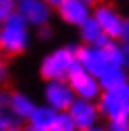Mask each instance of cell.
I'll return each mask as SVG.
<instances>
[{
  "instance_id": "obj_1",
  "label": "cell",
  "mask_w": 129,
  "mask_h": 131,
  "mask_svg": "<svg viewBox=\"0 0 129 131\" xmlns=\"http://www.w3.org/2000/svg\"><path fill=\"white\" fill-rule=\"evenodd\" d=\"M78 46L76 44H63L50 49L40 59L38 72L42 80H66L70 72L80 69L78 63Z\"/></svg>"
},
{
  "instance_id": "obj_2",
  "label": "cell",
  "mask_w": 129,
  "mask_h": 131,
  "mask_svg": "<svg viewBox=\"0 0 129 131\" xmlns=\"http://www.w3.org/2000/svg\"><path fill=\"white\" fill-rule=\"evenodd\" d=\"M32 44V32L27 21L19 13L10 15L4 23H0V53L6 57L23 55Z\"/></svg>"
},
{
  "instance_id": "obj_3",
  "label": "cell",
  "mask_w": 129,
  "mask_h": 131,
  "mask_svg": "<svg viewBox=\"0 0 129 131\" xmlns=\"http://www.w3.org/2000/svg\"><path fill=\"white\" fill-rule=\"evenodd\" d=\"M101 118L116 120V118H129V82L118 85L114 89L101 91L97 99Z\"/></svg>"
},
{
  "instance_id": "obj_4",
  "label": "cell",
  "mask_w": 129,
  "mask_h": 131,
  "mask_svg": "<svg viewBox=\"0 0 129 131\" xmlns=\"http://www.w3.org/2000/svg\"><path fill=\"white\" fill-rule=\"evenodd\" d=\"M76 99L72 88L68 85L66 80H46L42 88V101L44 105L53 108L55 112L68 110L72 101Z\"/></svg>"
},
{
  "instance_id": "obj_5",
  "label": "cell",
  "mask_w": 129,
  "mask_h": 131,
  "mask_svg": "<svg viewBox=\"0 0 129 131\" xmlns=\"http://www.w3.org/2000/svg\"><path fill=\"white\" fill-rule=\"evenodd\" d=\"M17 13L27 21L30 29H40L51 23L53 8H50L44 0H17Z\"/></svg>"
},
{
  "instance_id": "obj_6",
  "label": "cell",
  "mask_w": 129,
  "mask_h": 131,
  "mask_svg": "<svg viewBox=\"0 0 129 131\" xmlns=\"http://www.w3.org/2000/svg\"><path fill=\"white\" fill-rule=\"evenodd\" d=\"M91 17L97 21V25L103 29V32L110 40H118L120 29L123 23V15L120 13L112 4L108 2H99L91 8Z\"/></svg>"
},
{
  "instance_id": "obj_7",
  "label": "cell",
  "mask_w": 129,
  "mask_h": 131,
  "mask_svg": "<svg viewBox=\"0 0 129 131\" xmlns=\"http://www.w3.org/2000/svg\"><path fill=\"white\" fill-rule=\"evenodd\" d=\"M66 112L70 114V118H72L78 131H82L86 127H91V125H95V124L101 122V112H99V106H97V101L76 97Z\"/></svg>"
},
{
  "instance_id": "obj_8",
  "label": "cell",
  "mask_w": 129,
  "mask_h": 131,
  "mask_svg": "<svg viewBox=\"0 0 129 131\" xmlns=\"http://www.w3.org/2000/svg\"><path fill=\"white\" fill-rule=\"evenodd\" d=\"M66 82L68 85L72 88L74 95L80 97V99H89V101H97L101 95V85H99V80H97V76L89 74V72H86L80 67L76 69L74 72H70L68 78H66Z\"/></svg>"
},
{
  "instance_id": "obj_9",
  "label": "cell",
  "mask_w": 129,
  "mask_h": 131,
  "mask_svg": "<svg viewBox=\"0 0 129 131\" xmlns=\"http://www.w3.org/2000/svg\"><path fill=\"white\" fill-rule=\"evenodd\" d=\"M78 63L86 72L99 76L106 67H110L104 46H78Z\"/></svg>"
},
{
  "instance_id": "obj_10",
  "label": "cell",
  "mask_w": 129,
  "mask_h": 131,
  "mask_svg": "<svg viewBox=\"0 0 129 131\" xmlns=\"http://www.w3.org/2000/svg\"><path fill=\"white\" fill-rule=\"evenodd\" d=\"M53 12H57V17L68 27H78L87 21L91 17V6H87L82 0H65L63 4L55 8Z\"/></svg>"
},
{
  "instance_id": "obj_11",
  "label": "cell",
  "mask_w": 129,
  "mask_h": 131,
  "mask_svg": "<svg viewBox=\"0 0 129 131\" xmlns=\"http://www.w3.org/2000/svg\"><path fill=\"white\" fill-rule=\"evenodd\" d=\"M38 103L34 101L32 95H29V93L25 91H11L10 93V103H8V108H10V112L17 118V122H27L30 114H32V110L36 108Z\"/></svg>"
},
{
  "instance_id": "obj_12",
  "label": "cell",
  "mask_w": 129,
  "mask_h": 131,
  "mask_svg": "<svg viewBox=\"0 0 129 131\" xmlns=\"http://www.w3.org/2000/svg\"><path fill=\"white\" fill-rule=\"evenodd\" d=\"M57 112L48 105H36L32 114L27 118V131H51Z\"/></svg>"
},
{
  "instance_id": "obj_13",
  "label": "cell",
  "mask_w": 129,
  "mask_h": 131,
  "mask_svg": "<svg viewBox=\"0 0 129 131\" xmlns=\"http://www.w3.org/2000/svg\"><path fill=\"white\" fill-rule=\"evenodd\" d=\"M78 38L82 40L84 46H104L110 42V38L103 32V29L97 25L93 17H89L78 27Z\"/></svg>"
},
{
  "instance_id": "obj_14",
  "label": "cell",
  "mask_w": 129,
  "mask_h": 131,
  "mask_svg": "<svg viewBox=\"0 0 129 131\" xmlns=\"http://www.w3.org/2000/svg\"><path fill=\"white\" fill-rule=\"evenodd\" d=\"M99 80V85L101 89H114L118 85H123L129 82V70L125 69L123 65H110L97 76Z\"/></svg>"
},
{
  "instance_id": "obj_15",
  "label": "cell",
  "mask_w": 129,
  "mask_h": 131,
  "mask_svg": "<svg viewBox=\"0 0 129 131\" xmlns=\"http://www.w3.org/2000/svg\"><path fill=\"white\" fill-rule=\"evenodd\" d=\"M51 131H78L76 125H74L72 118L66 110H61L55 114V122H53V127Z\"/></svg>"
},
{
  "instance_id": "obj_16",
  "label": "cell",
  "mask_w": 129,
  "mask_h": 131,
  "mask_svg": "<svg viewBox=\"0 0 129 131\" xmlns=\"http://www.w3.org/2000/svg\"><path fill=\"white\" fill-rule=\"evenodd\" d=\"M13 125H17V118L10 112L8 106H0V131H6Z\"/></svg>"
},
{
  "instance_id": "obj_17",
  "label": "cell",
  "mask_w": 129,
  "mask_h": 131,
  "mask_svg": "<svg viewBox=\"0 0 129 131\" xmlns=\"http://www.w3.org/2000/svg\"><path fill=\"white\" fill-rule=\"evenodd\" d=\"M15 10H17V0H0V23H4L10 15H13Z\"/></svg>"
},
{
  "instance_id": "obj_18",
  "label": "cell",
  "mask_w": 129,
  "mask_h": 131,
  "mask_svg": "<svg viewBox=\"0 0 129 131\" xmlns=\"http://www.w3.org/2000/svg\"><path fill=\"white\" fill-rule=\"evenodd\" d=\"M106 131H129V118L106 120Z\"/></svg>"
},
{
  "instance_id": "obj_19",
  "label": "cell",
  "mask_w": 129,
  "mask_h": 131,
  "mask_svg": "<svg viewBox=\"0 0 129 131\" xmlns=\"http://www.w3.org/2000/svg\"><path fill=\"white\" fill-rule=\"evenodd\" d=\"M10 76H11L10 65H8V61L0 55V88H4V85L10 82Z\"/></svg>"
},
{
  "instance_id": "obj_20",
  "label": "cell",
  "mask_w": 129,
  "mask_h": 131,
  "mask_svg": "<svg viewBox=\"0 0 129 131\" xmlns=\"http://www.w3.org/2000/svg\"><path fill=\"white\" fill-rule=\"evenodd\" d=\"M34 30H36V38L40 40V42H50V40L53 38V29H51V25H44V27L34 29Z\"/></svg>"
},
{
  "instance_id": "obj_21",
  "label": "cell",
  "mask_w": 129,
  "mask_h": 131,
  "mask_svg": "<svg viewBox=\"0 0 129 131\" xmlns=\"http://www.w3.org/2000/svg\"><path fill=\"white\" fill-rule=\"evenodd\" d=\"M120 44H129V17H123L122 29H120V36H118Z\"/></svg>"
},
{
  "instance_id": "obj_22",
  "label": "cell",
  "mask_w": 129,
  "mask_h": 131,
  "mask_svg": "<svg viewBox=\"0 0 129 131\" xmlns=\"http://www.w3.org/2000/svg\"><path fill=\"white\" fill-rule=\"evenodd\" d=\"M122 46V65L129 70V44H120Z\"/></svg>"
},
{
  "instance_id": "obj_23",
  "label": "cell",
  "mask_w": 129,
  "mask_h": 131,
  "mask_svg": "<svg viewBox=\"0 0 129 131\" xmlns=\"http://www.w3.org/2000/svg\"><path fill=\"white\" fill-rule=\"evenodd\" d=\"M10 93L6 88H0V106H8V103H10Z\"/></svg>"
},
{
  "instance_id": "obj_24",
  "label": "cell",
  "mask_w": 129,
  "mask_h": 131,
  "mask_svg": "<svg viewBox=\"0 0 129 131\" xmlns=\"http://www.w3.org/2000/svg\"><path fill=\"white\" fill-rule=\"evenodd\" d=\"M82 131H106V127H104V125H101V124H95V125L86 127V129H82Z\"/></svg>"
},
{
  "instance_id": "obj_25",
  "label": "cell",
  "mask_w": 129,
  "mask_h": 131,
  "mask_svg": "<svg viewBox=\"0 0 129 131\" xmlns=\"http://www.w3.org/2000/svg\"><path fill=\"white\" fill-rule=\"evenodd\" d=\"M44 2H46V4H48L50 8H53V10H55V8L59 6V4H63L65 0H44Z\"/></svg>"
},
{
  "instance_id": "obj_26",
  "label": "cell",
  "mask_w": 129,
  "mask_h": 131,
  "mask_svg": "<svg viewBox=\"0 0 129 131\" xmlns=\"http://www.w3.org/2000/svg\"><path fill=\"white\" fill-rule=\"evenodd\" d=\"M82 2H86L87 6H91V8H93V6H95V4H99L101 0H82Z\"/></svg>"
},
{
  "instance_id": "obj_27",
  "label": "cell",
  "mask_w": 129,
  "mask_h": 131,
  "mask_svg": "<svg viewBox=\"0 0 129 131\" xmlns=\"http://www.w3.org/2000/svg\"><path fill=\"white\" fill-rule=\"evenodd\" d=\"M6 131H27V129H23V127H19V125H13V127H10V129H6Z\"/></svg>"
}]
</instances>
